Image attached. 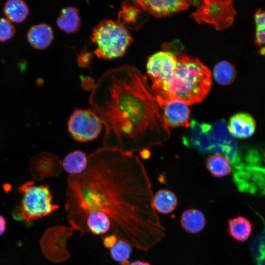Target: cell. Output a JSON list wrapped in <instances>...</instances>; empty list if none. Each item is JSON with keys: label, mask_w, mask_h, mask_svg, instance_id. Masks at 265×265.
<instances>
[{"label": "cell", "mask_w": 265, "mask_h": 265, "mask_svg": "<svg viewBox=\"0 0 265 265\" xmlns=\"http://www.w3.org/2000/svg\"><path fill=\"white\" fill-rule=\"evenodd\" d=\"M177 64L176 54L167 51L156 53L148 60L147 73L152 81L151 88L159 106L163 100L167 84Z\"/></svg>", "instance_id": "6"}, {"label": "cell", "mask_w": 265, "mask_h": 265, "mask_svg": "<svg viewBox=\"0 0 265 265\" xmlns=\"http://www.w3.org/2000/svg\"><path fill=\"white\" fill-rule=\"evenodd\" d=\"M3 10L6 19L14 23L24 21L29 12L27 5L21 0H8L4 6Z\"/></svg>", "instance_id": "22"}, {"label": "cell", "mask_w": 265, "mask_h": 265, "mask_svg": "<svg viewBox=\"0 0 265 265\" xmlns=\"http://www.w3.org/2000/svg\"><path fill=\"white\" fill-rule=\"evenodd\" d=\"M132 246L127 241L118 238L116 243L110 249L111 258L121 265H129V259L132 252Z\"/></svg>", "instance_id": "25"}, {"label": "cell", "mask_w": 265, "mask_h": 265, "mask_svg": "<svg viewBox=\"0 0 265 265\" xmlns=\"http://www.w3.org/2000/svg\"></svg>", "instance_id": "30"}, {"label": "cell", "mask_w": 265, "mask_h": 265, "mask_svg": "<svg viewBox=\"0 0 265 265\" xmlns=\"http://www.w3.org/2000/svg\"><path fill=\"white\" fill-rule=\"evenodd\" d=\"M153 204L157 212L168 214L176 209L178 199L173 191L167 189H162L158 190L154 195Z\"/></svg>", "instance_id": "19"}, {"label": "cell", "mask_w": 265, "mask_h": 265, "mask_svg": "<svg viewBox=\"0 0 265 265\" xmlns=\"http://www.w3.org/2000/svg\"><path fill=\"white\" fill-rule=\"evenodd\" d=\"M164 122L168 127L190 126V110L186 104L179 101L167 102L161 106Z\"/></svg>", "instance_id": "9"}, {"label": "cell", "mask_w": 265, "mask_h": 265, "mask_svg": "<svg viewBox=\"0 0 265 265\" xmlns=\"http://www.w3.org/2000/svg\"><path fill=\"white\" fill-rule=\"evenodd\" d=\"M129 265H151L149 263L142 261H134L130 263Z\"/></svg>", "instance_id": "29"}, {"label": "cell", "mask_w": 265, "mask_h": 265, "mask_svg": "<svg viewBox=\"0 0 265 265\" xmlns=\"http://www.w3.org/2000/svg\"><path fill=\"white\" fill-rule=\"evenodd\" d=\"M180 223L186 232L196 234L204 229L206 224V219L202 211L197 209L189 208L182 212Z\"/></svg>", "instance_id": "15"}, {"label": "cell", "mask_w": 265, "mask_h": 265, "mask_svg": "<svg viewBox=\"0 0 265 265\" xmlns=\"http://www.w3.org/2000/svg\"><path fill=\"white\" fill-rule=\"evenodd\" d=\"M237 14L231 0H205L190 15L199 24L212 25L217 30L231 26Z\"/></svg>", "instance_id": "7"}, {"label": "cell", "mask_w": 265, "mask_h": 265, "mask_svg": "<svg viewBox=\"0 0 265 265\" xmlns=\"http://www.w3.org/2000/svg\"><path fill=\"white\" fill-rule=\"evenodd\" d=\"M144 11L137 0L123 2L117 21L127 29H135L142 23L141 16Z\"/></svg>", "instance_id": "13"}, {"label": "cell", "mask_w": 265, "mask_h": 265, "mask_svg": "<svg viewBox=\"0 0 265 265\" xmlns=\"http://www.w3.org/2000/svg\"><path fill=\"white\" fill-rule=\"evenodd\" d=\"M206 167L214 177L227 176L232 171V167L228 158L218 153L210 155L206 160Z\"/></svg>", "instance_id": "20"}, {"label": "cell", "mask_w": 265, "mask_h": 265, "mask_svg": "<svg viewBox=\"0 0 265 265\" xmlns=\"http://www.w3.org/2000/svg\"><path fill=\"white\" fill-rule=\"evenodd\" d=\"M177 64L168 81L160 107L167 102L179 101L188 106L202 102L210 92L212 72L198 59L177 54Z\"/></svg>", "instance_id": "3"}, {"label": "cell", "mask_w": 265, "mask_h": 265, "mask_svg": "<svg viewBox=\"0 0 265 265\" xmlns=\"http://www.w3.org/2000/svg\"><path fill=\"white\" fill-rule=\"evenodd\" d=\"M53 32L46 24H39L31 26L27 34L29 44L34 48L44 50L47 48L53 39Z\"/></svg>", "instance_id": "14"}, {"label": "cell", "mask_w": 265, "mask_h": 265, "mask_svg": "<svg viewBox=\"0 0 265 265\" xmlns=\"http://www.w3.org/2000/svg\"><path fill=\"white\" fill-rule=\"evenodd\" d=\"M31 162L33 176L40 179L57 175L62 166V161L57 157L46 152L36 154Z\"/></svg>", "instance_id": "12"}, {"label": "cell", "mask_w": 265, "mask_h": 265, "mask_svg": "<svg viewBox=\"0 0 265 265\" xmlns=\"http://www.w3.org/2000/svg\"><path fill=\"white\" fill-rule=\"evenodd\" d=\"M103 124L99 115L90 107L76 108L67 121L68 131L76 141H90L98 137Z\"/></svg>", "instance_id": "8"}, {"label": "cell", "mask_w": 265, "mask_h": 265, "mask_svg": "<svg viewBox=\"0 0 265 265\" xmlns=\"http://www.w3.org/2000/svg\"><path fill=\"white\" fill-rule=\"evenodd\" d=\"M145 11L155 17H163L185 10L191 5L190 0H137Z\"/></svg>", "instance_id": "10"}, {"label": "cell", "mask_w": 265, "mask_h": 265, "mask_svg": "<svg viewBox=\"0 0 265 265\" xmlns=\"http://www.w3.org/2000/svg\"><path fill=\"white\" fill-rule=\"evenodd\" d=\"M227 129L234 137L243 139L251 137L256 129V122L249 113L239 112L232 115L227 123Z\"/></svg>", "instance_id": "11"}, {"label": "cell", "mask_w": 265, "mask_h": 265, "mask_svg": "<svg viewBox=\"0 0 265 265\" xmlns=\"http://www.w3.org/2000/svg\"><path fill=\"white\" fill-rule=\"evenodd\" d=\"M118 237L115 235H110L105 237L103 239V244L105 247L110 249L117 242Z\"/></svg>", "instance_id": "27"}, {"label": "cell", "mask_w": 265, "mask_h": 265, "mask_svg": "<svg viewBox=\"0 0 265 265\" xmlns=\"http://www.w3.org/2000/svg\"><path fill=\"white\" fill-rule=\"evenodd\" d=\"M132 38L127 28L117 21L104 19L92 29L91 41L95 54L100 58L112 59L124 55Z\"/></svg>", "instance_id": "4"}, {"label": "cell", "mask_w": 265, "mask_h": 265, "mask_svg": "<svg viewBox=\"0 0 265 265\" xmlns=\"http://www.w3.org/2000/svg\"><path fill=\"white\" fill-rule=\"evenodd\" d=\"M253 224L250 220L241 215H238L228 220V231L235 240L244 242L251 236Z\"/></svg>", "instance_id": "17"}, {"label": "cell", "mask_w": 265, "mask_h": 265, "mask_svg": "<svg viewBox=\"0 0 265 265\" xmlns=\"http://www.w3.org/2000/svg\"><path fill=\"white\" fill-rule=\"evenodd\" d=\"M88 164V156L80 150H75L66 155L62 161V167L69 175L82 173Z\"/></svg>", "instance_id": "18"}, {"label": "cell", "mask_w": 265, "mask_h": 265, "mask_svg": "<svg viewBox=\"0 0 265 265\" xmlns=\"http://www.w3.org/2000/svg\"><path fill=\"white\" fill-rule=\"evenodd\" d=\"M56 25L61 30L68 34L78 31L81 25L78 9L73 6L62 9L57 18Z\"/></svg>", "instance_id": "16"}, {"label": "cell", "mask_w": 265, "mask_h": 265, "mask_svg": "<svg viewBox=\"0 0 265 265\" xmlns=\"http://www.w3.org/2000/svg\"><path fill=\"white\" fill-rule=\"evenodd\" d=\"M16 33L15 26L6 18H0V42H4L11 39Z\"/></svg>", "instance_id": "26"}, {"label": "cell", "mask_w": 265, "mask_h": 265, "mask_svg": "<svg viewBox=\"0 0 265 265\" xmlns=\"http://www.w3.org/2000/svg\"><path fill=\"white\" fill-rule=\"evenodd\" d=\"M153 196L147 172L138 156L103 146L88 156L82 173L68 176L65 210L73 228L83 233L88 232L89 213H104L117 237L147 251L164 235Z\"/></svg>", "instance_id": "1"}, {"label": "cell", "mask_w": 265, "mask_h": 265, "mask_svg": "<svg viewBox=\"0 0 265 265\" xmlns=\"http://www.w3.org/2000/svg\"><path fill=\"white\" fill-rule=\"evenodd\" d=\"M111 225L110 219L103 213L92 212L87 216L86 226L87 231L94 235L106 233L110 228Z\"/></svg>", "instance_id": "21"}, {"label": "cell", "mask_w": 265, "mask_h": 265, "mask_svg": "<svg viewBox=\"0 0 265 265\" xmlns=\"http://www.w3.org/2000/svg\"><path fill=\"white\" fill-rule=\"evenodd\" d=\"M89 103L102 121L104 147L140 153L147 158L149 149L170 137L146 76L133 66L124 65L102 74L92 88Z\"/></svg>", "instance_id": "2"}, {"label": "cell", "mask_w": 265, "mask_h": 265, "mask_svg": "<svg viewBox=\"0 0 265 265\" xmlns=\"http://www.w3.org/2000/svg\"><path fill=\"white\" fill-rule=\"evenodd\" d=\"M19 190L22 198L14 212L18 219L27 222L35 220L50 214L59 208L53 203V196L48 185H36L30 181L21 186Z\"/></svg>", "instance_id": "5"}, {"label": "cell", "mask_w": 265, "mask_h": 265, "mask_svg": "<svg viewBox=\"0 0 265 265\" xmlns=\"http://www.w3.org/2000/svg\"><path fill=\"white\" fill-rule=\"evenodd\" d=\"M6 222L5 218L0 215V236H1L5 231Z\"/></svg>", "instance_id": "28"}, {"label": "cell", "mask_w": 265, "mask_h": 265, "mask_svg": "<svg viewBox=\"0 0 265 265\" xmlns=\"http://www.w3.org/2000/svg\"><path fill=\"white\" fill-rule=\"evenodd\" d=\"M255 33L254 42L258 52L265 55V10L258 8L254 15Z\"/></svg>", "instance_id": "24"}, {"label": "cell", "mask_w": 265, "mask_h": 265, "mask_svg": "<svg viewBox=\"0 0 265 265\" xmlns=\"http://www.w3.org/2000/svg\"><path fill=\"white\" fill-rule=\"evenodd\" d=\"M237 71L235 66L230 62L223 60L216 63L213 70L215 80L222 85H228L236 79Z\"/></svg>", "instance_id": "23"}]
</instances>
